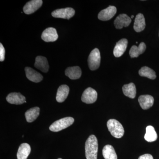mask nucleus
<instances>
[{
	"label": "nucleus",
	"mask_w": 159,
	"mask_h": 159,
	"mask_svg": "<svg viewBox=\"0 0 159 159\" xmlns=\"http://www.w3.org/2000/svg\"><path fill=\"white\" fill-rule=\"evenodd\" d=\"M85 156L87 159H97L98 150V140L94 135L89 137L85 142Z\"/></svg>",
	"instance_id": "obj_1"
},
{
	"label": "nucleus",
	"mask_w": 159,
	"mask_h": 159,
	"mask_svg": "<svg viewBox=\"0 0 159 159\" xmlns=\"http://www.w3.org/2000/svg\"><path fill=\"white\" fill-rule=\"evenodd\" d=\"M107 127L111 134L115 138L120 139L123 137L124 129L121 123L114 119L109 120L107 122Z\"/></svg>",
	"instance_id": "obj_2"
},
{
	"label": "nucleus",
	"mask_w": 159,
	"mask_h": 159,
	"mask_svg": "<svg viewBox=\"0 0 159 159\" xmlns=\"http://www.w3.org/2000/svg\"><path fill=\"white\" fill-rule=\"evenodd\" d=\"M74 122V119L72 117H65L53 122L49 127V129L51 131H60L70 126Z\"/></svg>",
	"instance_id": "obj_3"
},
{
	"label": "nucleus",
	"mask_w": 159,
	"mask_h": 159,
	"mask_svg": "<svg viewBox=\"0 0 159 159\" xmlns=\"http://www.w3.org/2000/svg\"><path fill=\"white\" fill-rule=\"evenodd\" d=\"M101 56L99 49H94L89 55L88 62L89 68L91 70H95L99 68L100 66Z\"/></svg>",
	"instance_id": "obj_4"
},
{
	"label": "nucleus",
	"mask_w": 159,
	"mask_h": 159,
	"mask_svg": "<svg viewBox=\"0 0 159 159\" xmlns=\"http://www.w3.org/2000/svg\"><path fill=\"white\" fill-rule=\"evenodd\" d=\"M75 13V10L73 8H66L56 9L51 13V15L54 17L69 20L73 17Z\"/></svg>",
	"instance_id": "obj_5"
},
{
	"label": "nucleus",
	"mask_w": 159,
	"mask_h": 159,
	"mask_svg": "<svg viewBox=\"0 0 159 159\" xmlns=\"http://www.w3.org/2000/svg\"><path fill=\"white\" fill-rule=\"evenodd\" d=\"M97 91L92 88H88L83 93L81 100L84 103L91 104L97 101Z\"/></svg>",
	"instance_id": "obj_6"
},
{
	"label": "nucleus",
	"mask_w": 159,
	"mask_h": 159,
	"mask_svg": "<svg viewBox=\"0 0 159 159\" xmlns=\"http://www.w3.org/2000/svg\"><path fill=\"white\" fill-rule=\"evenodd\" d=\"M43 4L42 0H32L26 3L23 8V11L26 14H31L39 9Z\"/></svg>",
	"instance_id": "obj_7"
},
{
	"label": "nucleus",
	"mask_w": 159,
	"mask_h": 159,
	"mask_svg": "<svg viewBox=\"0 0 159 159\" xmlns=\"http://www.w3.org/2000/svg\"><path fill=\"white\" fill-rule=\"evenodd\" d=\"M116 11V8L115 6H109L99 12L98 16V19L102 21L108 20L113 17Z\"/></svg>",
	"instance_id": "obj_8"
},
{
	"label": "nucleus",
	"mask_w": 159,
	"mask_h": 159,
	"mask_svg": "<svg viewBox=\"0 0 159 159\" xmlns=\"http://www.w3.org/2000/svg\"><path fill=\"white\" fill-rule=\"evenodd\" d=\"M42 39L46 42H52L57 40L58 38L57 31L54 28H48L43 31Z\"/></svg>",
	"instance_id": "obj_9"
},
{
	"label": "nucleus",
	"mask_w": 159,
	"mask_h": 159,
	"mask_svg": "<svg viewBox=\"0 0 159 159\" xmlns=\"http://www.w3.org/2000/svg\"><path fill=\"white\" fill-rule=\"evenodd\" d=\"M131 22V19L125 14L119 15L114 21V25L117 29H122L123 27H128Z\"/></svg>",
	"instance_id": "obj_10"
},
{
	"label": "nucleus",
	"mask_w": 159,
	"mask_h": 159,
	"mask_svg": "<svg viewBox=\"0 0 159 159\" xmlns=\"http://www.w3.org/2000/svg\"><path fill=\"white\" fill-rule=\"evenodd\" d=\"M7 102L11 104H23L26 102V98L20 93H12L9 94L6 97Z\"/></svg>",
	"instance_id": "obj_11"
},
{
	"label": "nucleus",
	"mask_w": 159,
	"mask_h": 159,
	"mask_svg": "<svg viewBox=\"0 0 159 159\" xmlns=\"http://www.w3.org/2000/svg\"><path fill=\"white\" fill-rule=\"evenodd\" d=\"M128 40L126 39H122L116 43L114 48L113 54L116 57H121L125 52L128 45Z\"/></svg>",
	"instance_id": "obj_12"
},
{
	"label": "nucleus",
	"mask_w": 159,
	"mask_h": 159,
	"mask_svg": "<svg viewBox=\"0 0 159 159\" xmlns=\"http://www.w3.org/2000/svg\"><path fill=\"white\" fill-rule=\"evenodd\" d=\"M26 77L30 81L35 83L40 82L43 79V76L39 72L31 68L27 67L25 69Z\"/></svg>",
	"instance_id": "obj_13"
},
{
	"label": "nucleus",
	"mask_w": 159,
	"mask_h": 159,
	"mask_svg": "<svg viewBox=\"0 0 159 159\" xmlns=\"http://www.w3.org/2000/svg\"><path fill=\"white\" fill-rule=\"evenodd\" d=\"M138 101L140 106L143 110H147L153 105L154 99L150 95H142L139 97Z\"/></svg>",
	"instance_id": "obj_14"
},
{
	"label": "nucleus",
	"mask_w": 159,
	"mask_h": 159,
	"mask_svg": "<svg viewBox=\"0 0 159 159\" xmlns=\"http://www.w3.org/2000/svg\"><path fill=\"white\" fill-rule=\"evenodd\" d=\"M34 67L43 73H47L49 70V66L47 58L43 56H39L35 58Z\"/></svg>",
	"instance_id": "obj_15"
},
{
	"label": "nucleus",
	"mask_w": 159,
	"mask_h": 159,
	"mask_svg": "<svg viewBox=\"0 0 159 159\" xmlns=\"http://www.w3.org/2000/svg\"><path fill=\"white\" fill-rule=\"evenodd\" d=\"M70 88L66 84L61 85L57 89L56 100L58 102H63L68 96Z\"/></svg>",
	"instance_id": "obj_16"
},
{
	"label": "nucleus",
	"mask_w": 159,
	"mask_h": 159,
	"mask_svg": "<svg viewBox=\"0 0 159 159\" xmlns=\"http://www.w3.org/2000/svg\"><path fill=\"white\" fill-rule=\"evenodd\" d=\"M81 69L77 66L67 68L65 71L66 76L72 80L79 79L81 77Z\"/></svg>",
	"instance_id": "obj_17"
},
{
	"label": "nucleus",
	"mask_w": 159,
	"mask_h": 159,
	"mask_svg": "<svg viewBox=\"0 0 159 159\" xmlns=\"http://www.w3.org/2000/svg\"><path fill=\"white\" fill-rule=\"evenodd\" d=\"M31 147L28 143L21 144L17 152V159H27L31 152Z\"/></svg>",
	"instance_id": "obj_18"
},
{
	"label": "nucleus",
	"mask_w": 159,
	"mask_h": 159,
	"mask_svg": "<svg viewBox=\"0 0 159 159\" xmlns=\"http://www.w3.org/2000/svg\"><path fill=\"white\" fill-rule=\"evenodd\" d=\"M145 22L144 15L139 13L136 16L134 23V29L137 32H141L145 29Z\"/></svg>",
	"instance_id": "obj_19"
},
{
	"label": "nucleus",
	"mask_w": 159,
	"mask_h": 159,
	"mask_svg": "<svg viewBox=\"0 0 159 159\" xmlns=\"http://www.w3.org/2000/svg\"><path fill=\"white\" fill-rule=\"evenodd\" d=\"M146 48V45L143 42L140 43L139 47L135 45L133 46L129 51V55L131 58L138 57L140 54L144 53Z\"/></svg>",
	"instance_id": "obj_20"
},
{
	"label": "nucleus",
	"mask_w": 159,
	"mask_h": 159,
	"mask_svg": "<svg viewBox=\"0 0 159 159\" xmlns=\"http://www.w3.org/2000/svg\"><path fill=\"white\" fill-rule=\"evenodd\" d=\"M123 93L126 97L134 99L136 95V88L133 83L125 84L122 87Z\"/></svg>",
	"instance_id": "obj_21"
},
{
	"label": "nucleus",
	"mask_w": 159,
	"mask_h": 159,
	"mask_svg": "<svg viewBox=\"0 0 159 159\" xmlns=\"http://www.w3.org/2000/svg\"><path fill=\"white\" fill-rule=\"evenodd\" d=\"M39 112L40 108L39 107H34L28 110L25 114L27 122H33L38 117Z\"/></svg>",
	"instance_id": "obj_22"
},
{
	"label": "nucleus",
	"mask_w": 159,
	"mask_h": 159,
	"mask_svg": "<svg viewBox=\"0 0 159 159\" xmlns=\"http://www.w3.org/2000/svg\"><path fill=\"white\" fill-rule=\"evenodd\" d=\"M102 155L105 159H117L115 149L112 145H105L102 149Z\"/></svg>",
	"instance_id": "obj_23"
},
{
	"label": "nucleus",
	"mask_w": 159,
	"mask_h": 159,
	"mask_svg": "<svg viewBox=\"0 0 159 159\" xmlns=\"http://www.w3.org/2000/svg\"><path fill=\"white\" fill-rule=\"evenodd\" d=\"M145 140L148 142H155L157 139V134L155 129L152 125H148L146 128V133L144 137Z\"/></svg>",
	"instance_id": "obj_24"
},
{
	"label": "nucleus",
	"mask_w": 159,
	"mask_h": 159,
	"mask_svg": "<svg viewBox=\"0 0 159 159\" xmlns=\"http://www.w3.org/2000/svg\"><path fill=\"white\" fill-rule=\"evenodd\" d=\"M139 74L141 77H146L149 79L154 80L157 76L155 72L147 66H144L139 71Z\"/></svg>",
	"instance_id": "obj_25"
},
{
	"label": "nucleus",
	"mask_w": 159,
	"mask_h": 159,
	"mask_svg": "<svg viewBox=\"0 0 159 159\" xmlns=\"http://www.w3.org/2000/svg\"><path fill=\"white\" fill-rule=\"evenodd\" d=\"M6 51L2 43H0V61H4L5 58Z\"/></svg>",
	"instance_id": "obj_26"
},
{
	"label": "nucleus",
	"mask_w": 159,
	"mask_h": 159,
	"mask_svg": "<svg viewBox=\"0 0 159 159\" xmlns=\"http://www.w3.org/2000/svg\"><path fill=\"white\" fill-rule=\"evenodd\" d=\"M139 159H153V158L151 155L145 154L139 157Z\"/></svg>",
	"instance_id": "obj_27"
},
{
	"label": "nucleus",
	"mask_w": 159,
	"mask_h": 159,
	"mask_svg": "<svg viewBox=\"0 0 159 159\" xmlns=\"http://www.w3.org/2000/svg\"><path fill=\"white\" fill-rule=\"evenodd\" d=\"M134 17V16L133 15L131 16V18H133Z\"/></svg>",
	"instance_id": "obj_28"
},
{
	"label": "nucleus",
	"mask_w": 159,
	"mask_h": 159,
	"mask_svg": "<svg viewBox=\"0 0 159 159\" xmlns=\"http://www.w3.org/2000/svg\"><path fill=\"white\" fill-rule=\"evenodd\" d=\"M58 159H61V158H58Z\"/></svg>",
	"instance_id": "obj_29"
},
{
	"label": "nucleus",
	"mask_w": 159,
	"mask_h": 159,
	"mask_svg": "<svg viewBox=\"0 0 159 159\" xmlns=\"http://www.w3.org/2000/svg\"></svg>",
	"instance_id": "obj_30"
}]
</instances>
